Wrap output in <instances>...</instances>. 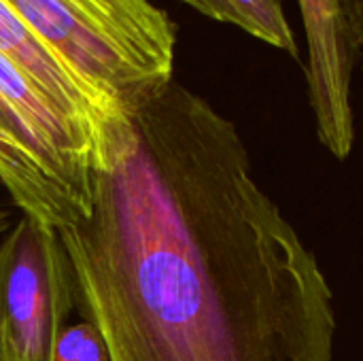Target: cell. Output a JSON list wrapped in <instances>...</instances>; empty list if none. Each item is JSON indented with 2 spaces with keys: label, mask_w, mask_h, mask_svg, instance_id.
I'll use <instances>...</instances> for the list:
<instances>
[{
  "label": "cell",
  "mask_w": 363,
  "mask_h": 361,
  "mask_svg": "<svg viewBox=\"0 0 363 361\" xmlns=\"http://www.w3.org/2000/svg\"><path fill=\"white\" fill-rule=\"evenodd\" d=\"M53 361H108V351L100 332L83 319L74 326L62 328Z\"/></svg>",
  "instance_id": "obj_7"
},
{
  "label": "cell",
  "mask_w": 363,
  "mask_h": 361,
  "mask_svg": "<svg viewBox=\"0 0 363 361\" xmlns=\"http://www.w3.org/2000/svg\"><path fill=\"white\" fill-rule=\"evenodd\" d=\"M15 217H13V211L11 209H6L2 202H0V243H2V238L11 232V228L15 226Z\"/></svg>",
  "instance_id": "obj_9"
},
{
  "label": "cell",
  "mask_w": 363,
  "mask_h": 361,
  "mask_svg": "<svg viewBox=\"0 0 363 361\" xmlns=\"http://www.w3.org/2000/svg\"><path fill=\"white\" fill-rule=\"evenodd\" d=\"M89 215L57 230L108 361H332V287L236 126L170 81L104 128Z\"/></svg>",
  "instance_id": "obj_1"
},
{
  "label": "cell",
  "mask_w": 363,
  "mask_h": 361,
  "mask_svg": "<svg viewBox=\"0 0 363 361\" xmlns=\"http://www.w3.org/2000/svg\"><path fill=\"white\" fill-rule=\"evenodd\" d=\"M2 2L117 115L174 79L177 26L151 0Z\"/></svg>",
  "instance_id": "obj_2"
},
{
  "label": "cell",
  "mask_w": 363,
  "mask_h": 361,
  "mask_svg": "<svg viewBox=\"0 0 363 361\" xmlns=\"http://www.w3.org/2000/svg\"><path fill=\"white\" fill-rule=\"evenodd\" d=\"M0 361H2V355H0Z\"/></svg>",
  "instance_id": "obj_11"
},
{
  "label": "cell",
  "mask_w": 363,
  "mask_h": 361,
  "mask_svg": "<svg viewBox=\"0 0 363 361\" xmlns=\"http://www.w3.org/2000/svg\"><path fill=\"white\" fill-rule=\"evenodd\" d=\"M72 309V283L57 230L21 213L0 243V338L26 361H53Z\"/></svg>",
  "instance_id": "obj_3"
},
{
  "label": "cell",
  "mask_w": 363,
  "mask_h": 361,
  "mask_svg": "<svg viewBox=\"0 0 363 361\" xmlns=\"http://www.w3.org/2000/svg\"><path fill=\"white\" fill-rule=\"evenodd\" d=\"M351 43L359 55V62L363 66V0H342Z\"/></svg>",
  "instance_id": "obj_8"
},
{
  "label": "cell",
  "mask_w": 363,
  "mask_h": 361,
  "mask_svg": "<svg viewBox=\"0 0 363 361\" xmlns=\"http://www.w3.org/2000/svg\"><path fill=\"white\" fill-rule=\"evenodd\" d=\"M200 15L234 26L264 45L300 62V45L285 15L283 0H179Z\"/></svg>",
  "instance_id": "obj_6"
},
{
  "label": "cell",
  "mask_w": 363,
  "mask_h": 361,
  "mask_svg": "<svg viewBox=\"0 0 363 361\" xmlns=\"http://www.w3.org/2000/svg\"><path fill=\"white\" fill-rule=\"evenodd\" d=\"M306 36V89L321 145L347 160L355 145L353 70L359 55L351 43L342 0H298Z\"/></svg>",
  "instance_id": "obj_4"
},
{
  "label": "cell",
  "mask_w": 363,
  "mask_h": 361,
  "mask_svg": "<svg viewBox=\"0 0 363 361\" xmlns=\"http://www.w3.org/2000/svg\"><path fill=\"white\" fill-rule=\"evenodd\" d=\"M0 355H2V361H26L13 347H9L2 338H0Z\"/></svg>",
  "instance_id": "obj_10"
},
{
  "label": "cell",
  "mask_w": 363,
  "mask_h": 361,
  "mask_svg": "<svg viewBox=\"0 0 363 361\" xmlns=\"http://www.w3.org/2000/svg\"><path fill=\"white\" fill-rule=\"evenodd\" d=\"M0 55L11 62L32 85H36L51 102H55L70 117L89 128L102 147L104 157V128L119 117L85 87L68 68L51 55L43 43L21 23V19L0 0ZM104 164V162H102Z\"/></svg>",
  "instance_id": "obj_5"
}]
</instances>
